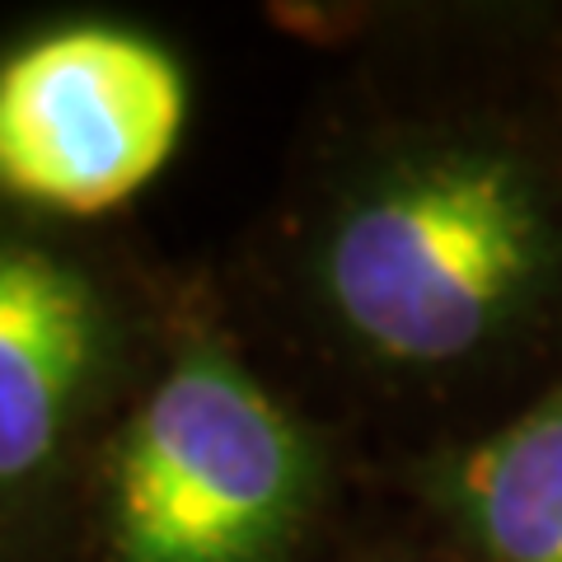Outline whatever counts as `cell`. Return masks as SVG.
<instances>
[{
  "label": "cell",
  "mask_w": 562,
  "mask_h": 562,
  "mask_svg": "<svg viewBox=\"0 0 562 562\" xmlns=\"http://www.w3.org/2000/svg\"><path fill=\"white\" fill-rule=\"evenodd\" d=\"M324 487L314 427L183 301L90 469L70 543L90 562H291Z\"/></svg>",
  "instance_id": "7a4b0ae2"
},
{
  "label": "cell",
  "mask_w": 562,
  "mask_h": 562,
  "mask_svg": "<svg viewBox=\"0 0 562 562\" xmlns=\"http://www.w3.org/2000/svg\"><path fill=\"white\" fill-rule=\"evenodd\" d=\"M188 70L132 20H52L0 47V211L76 225L179 150Z\"/></svg>",
  "instance_id": "277c9868"
},
{
  "label": "cell",
  "mask_w": 562,
  "mask_h": 562,
  "mask_svg": "<svg viewBox=\"0 0 562 562\" xmlns=\"http://www.w3.org/2000/svg\"><path fill=\"white\" fill-rule=\"evenodd\" d=\"M169 301L76 225L0 211V562H52Z\"/></svg>",
  "instance_id": "3957f363"
},
{
  "label": "cell",
  "mask_w": 562,
  "mask_h": 562,
  "mask_svg": "<svg viewBox=\"0 0 562 562\" xmlns=\"http://www.w3.org/2000/svg\"><path fill=\"white\" fill-rule=\"evenodd\" d=\"M431 502L479 562H562V380L431 469Z\"/></svg>",
  "instance_id": "5b68a950"
},
{
  "label": "cell",
  "mask_w": 562,
  "mask_h": 562,
  "mask_svg": "<svg viewBox=\"0 0 562 562\" xmlns=\"http://www.w3.org/2000/svg\"><path fill=\"white\" fill-rule=\"evenodd\" d=\"M562 281V206L516 140L403 127L324 183L301 235L314 319L380 375L492 357Z\"/></svg>",
  "instance_id": "6da1fadb"
}]
</instances>
